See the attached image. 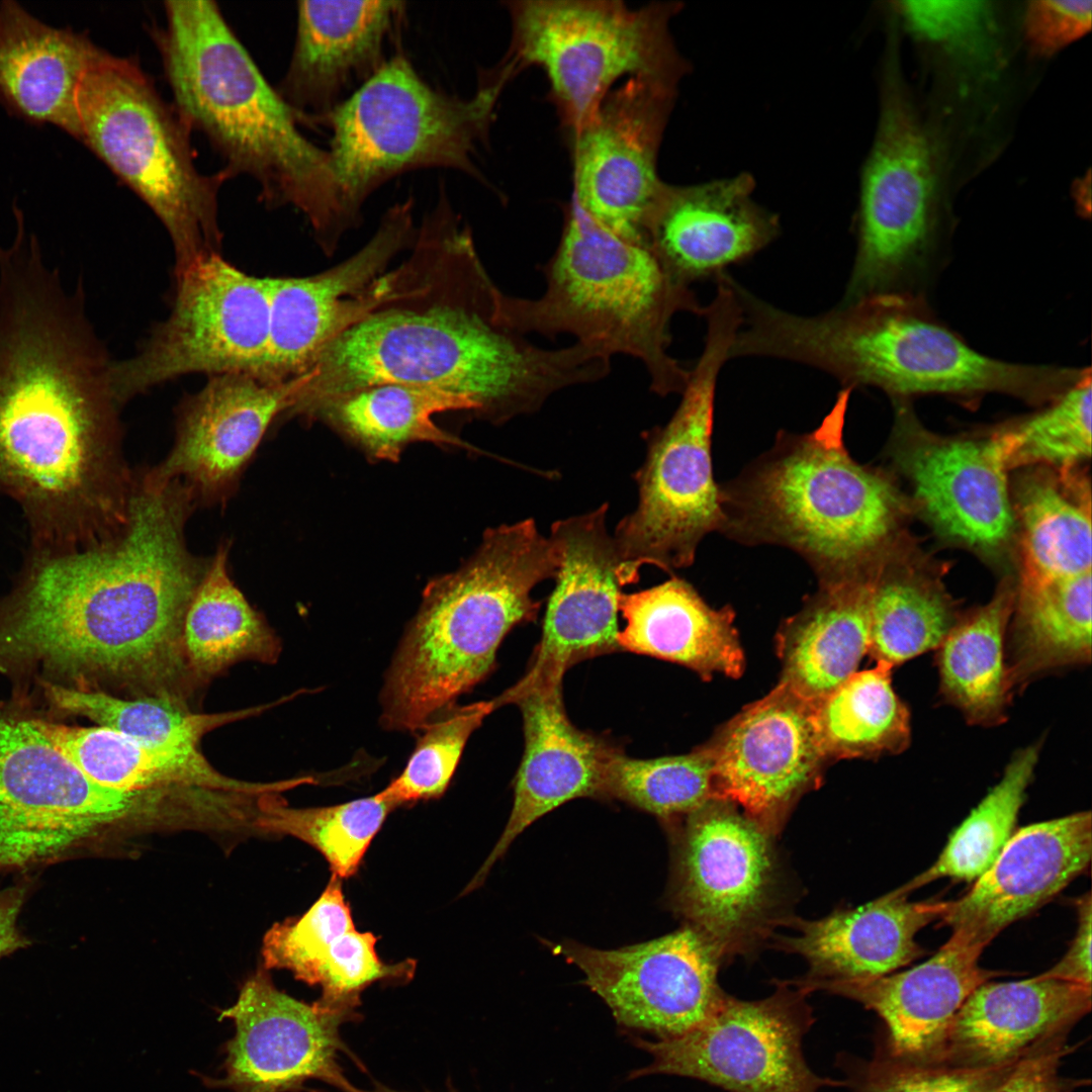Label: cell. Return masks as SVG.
I'll return each mask as SVG.
<instances>
[{
	"instance_id": "1",
	"label": "cell",
	"mask_w": 1092,
	"mask_h": 1092,
	"mask_svg": "<svg viewBox=\"0 0 1092 1092\" xmlns=\"http://www.w3.org/2000/svg\"><path fill=\"white\" fill-rule=\"evenodd\" d=\"M412 249L391 270L386 297L324 349L287 417L305 419L327 399L401 383L464 396L476 417L502 424L609 374L594 349L577 342L541 348L504 322L503 291L449 202L426 217Z\"/></svg>"
},
{
	"instance_id": "2",
	"label": "cell",
	"mask_w": 1092,
	"mask_h": 1092,
	"mask_svg": "<svg viewBox=\"0 0 1092 1092\" xmlns=\"http://www.w3.org/2000/svg\"><path fill=\"white\" fill-rule=\"evenodd\" d=\"M179 480L134 472L127 520L99 543L47 554L0 618L1 660L77 680L160 685L183 666L182 626L209 559L185 536Z\"/></svg>"
},
{
	"instance_id": "3",
	"label": "cell",
	"mask_w": 1092,
	"mask_h": 1092,
	"mask_svg": "<svg viewBox=\"0 0 1092 1092\" xmlns=\"http://www.w3.org/2000/svg\"><path fill=\"white\" fill-rule=\"evenodd\" d=\"M113 361L79 301L0 299V490L70 549L117 534L134 480L121 451Z\"/></svg>"
},
{
	"instance_id": "4",
	"label": "cell",
	"mask_w": 1092,
	"mask_h": 1092,
	"mask_svg": "<svg viewBox=\"0 0 1092 1092\" xmlns=\"http://www.w3.org/2000/svg\"><path fill=\"white\" fill-rule=\"evenodd\" d=\"M164 10L155 39L183 120L219 154L228 178L249 176L267 205L299 210L322 251L334 255L358 221L328 150L302 134L215 2L169 0Z\"/></svg>"
},
{
	"instance_id": "5",
	"label": "cell",
	"mask_w": 1092,
	"mask_h": 1092,
	"mask_svg": "<svg viewBox=\"0 0 1092 1092\" xmlns=\"http://www.w3.org/2000/svg\"><path fill=\"white\" fill-rule=\"evenodd\" d=\"M737 357L793 361L824 371L842 388L870 385L894 400L926 393H1003L1053 401L1089 368L1025 365L983 355L932 314L922 295L880 293L816 315H800L749 295Z\"/></svg>"
},
{
	"instance_id": "6",
	"label": "cell",
	"mask_w": 1092,
	"mask_h": 1092,
	"mask_svg": "<svg viewBox=\"0 0 1092 1092\" xmlns=\"http://www.w3.org/2000/svg\"><path fill=\"white\" fill-rule=\"evenodd\" d=\"M852 389L842 388L813 431L781 432L774 448L721 486V533L799 553L819 582L868 574L889 552L902 514L898 491L848 453L843 430Z\"/></svg>"
},
{
	"instance_id": "7",
	"label": "cell",
	"mask_w": 1092,
	"mask_h": 1092,
	"mask_svg": "<svg viewBox=\"0 0 1092 1092\" xmlns=\"http://www.w3.org/2000/svg\"><path fill=\"white\" fill-rule=\"evenodd\" d=\"M558 568L557 550L535 520L486 529L457 570L425 587L381 691L382 726L423 729L486 677L506 635L536 620L541 602L532 589Z\"/></svg>"
},
{
	"instance_id": "8",
	"label": "cell",
	"mask_w": 1092,
	"mask_h": 1092,
	"mask_svg": "<svg viewBox=\"0 0 1092 1092\" xmlns=\"http://www.w3.org/2000/svg\"><path fill=\"white\" fill-rule=\"evenodd\" d=\"M543 294L500 295V315L513 330L548 338L571 335L612 358L639 360L660 395L681 393L690 369L668 353L678 312H705L690 286L666 268L645 238L628 237L596 221L572 194L561 238L542 267Z\"/></svg>"
},
{
	"instance_id": "9",
	"label": "cell",
	"mask_w": 1092,
	"mask_h": 1092,
	"mask_svg": "<svg viewBox=\"0 0 1092 1092\" xmlns=\"http://www.w3.org/2000/svg\"><path fill=\"white\" fill-rule=\"evenodd\" d=\"M79 140L155 213L170 237L175 267L219 253L222 171L195 164L191 129L134 58L103 50L77 92Z\"/></svg>"
},
{
	"instance_id": "10",
	"label": "cell",
	"mask_w": 1092,
	"mask_h": 1092,
	"mask_svg": "<svg viewBox=\"0 0 1092 1092\" xmlns=\"http://www.w3.org/2000/svg\"><path fill=\"white\" fill-rule=\"evenodd\" d=\"M512 76L489 74L469 98L429 85L400 53L323 121L347 206L359 221L366 199L400 174L447 168L480 178L477 147L488 138L494 108Z\"/></svg>"
},
{
	"instance_id": "11",
	"label": "cell",
	"mask_w": 1092,
	"mask_h": 1092,
	"mask_svg": "<svg viewBox=\"0 0 1092 1092\" xmlns=\"http://www.w3.org/2000/svg\"><path fill=\"white\" fill-rule=\"evenodd\" d=\"M703 316L702 353L671 419L644 434L646 459L634 474L638 506L613 536L634 583L645 564L671 573L691 566L700 542L724 523L712 462L715 394L742 317L738 304L723 295L712 299Z\"/></svg>"
},
{
	"instance_id": "12",
	"label": "cell",
	"mask_w": 1092,
	"mask_h": 1092,
	"mask_svg": "<svg viewBox=\"0 0 1092 1092\" xmlns=\"http://www.w3.org/2000/svg\"><path fill=\"white\" fill-rule=\"evenodd\" d=\"M512 38L503 64L516 74L540 67L561 123L575 132L587 123L622 77L677 86L690 64L677 50L670 21L679 2L629 8L622 1L518 0L506 3Z\"/></svg>"
},
{
	"instance_id": "13",
	"label": "cell",
	"mask_w": 1092,
	"mask_h": 1092,
	"mask_svg": "<svg viewBox=\"0 0 1092 1092\" xmlns=\"http://www.w3.org/2000/svg\"><path fill=\"white\" fill-rule=\"evenodd\" d=\"M174 279L169 315L133 356L113 361L121 405L183 375L261 374L269 340L268 277L250 275L216 253L174 269Z\"/></svg>"
},
{
	"instance_id": "14",
	"label": "cell",
	"mask_w": 1092,
	"mask_h": 1092,
	"mask_svg": "<svg viewBox=\"0 0 1092 1092\" xmlns=\"http://www.w3.org/2000/svg\"><path fill=\"white\" fill-rule=\"evenodd\" d=\"M857 247L842 302L880 293L921 295L937 259L934 174L927 139L891 79L864 164Z\"/></svg>"
},
{
	"instance_id": "15",
	"label": "cell",
	"mask_w": 1092,
	"mask_h": 1092,
	"mask_svg": "<svg viewBox=\"0 0 1092 1092\" xmlns=\"http://www.w3.org/2000/svg\"><path fill=\"white\" fill-rule=\"evenodd\" d=\"M800 989L781 986L755 1001L725 995L704 1022L676 1037L652 1040L628 1034L651 1057L628 1079L678 1076L726 1092H818L843 1086V1081L815 1074L805 1060L803 1039L815 1018L804 998L808 991Z\"/></svg>"
},
{
	"instance_id": "16",
	"label": "cell",
	"mask_w": 1092,
	"mask_h": 1092,
	"mask_svg": "<svg viewBox=\"0 0 1092 1092\" xmlns=\"http://www.w3.org/2000/svg\"><path fill=\"white\" fill-rule=\"evenodd\" d=\"M135 801L90 780L36 719L0 718V869L61 857Z\"/></svg>"
},
{
	"instance_id": "17",
	"label": "cell",
	"mask_w": 1092,
	"mask_h": 1092,
	"mask_svg": "<svg viewBox=\"0 0 1092 1092\" xmlns=\"http://www.w3.org/2000/svg\"><path fill=\"white\" fill-rule=\"evenodd\" d=\"M677 89L628 78L571 133L572 194L614 233L648 239V225L666 187L657 172V157Z\"/></svg>"
},
{
	"instance_id": "18",
	"label": "cell",
	"mask_w": 1092,
	"mask_h": 1092,
	"mask_svg": "<svg viewBox=\"0 0 1092 1092\" xmlns=\"http://www.w3.org/2000/svg\"><path fill=\"white\" fill-rule=\"evenodd\" d=\"M556 948L582 972L627 1035L679 1036L704 1022L726 995L717 979L721 950L692 925L616 949L573 941Z\"/></svg>"
},
{
	"instance_id": "19",
	"label": "cell",
	"mask_w": 1092,
	"mask_h": 1092,
	"mask_svg": "<svg viewBox=\"0 0 1092 1092\" xmlns=\"http://www.w3.org/2000/svg\"><path fill=\"white\" fill-rule=\"evenodd\" d=\"M417 234L408 199L390 207L370 240L341 263L313 275L268 277L269 340L260 377L286 382L308 373L334 339L382 301L389 264Z\"/></svg>"
},
{
	"instance_id": "20",
	"label": "cell",
	"mask_w": 1092,
	"mask_h": 1092,
	"mask_svg": "<svg viewBox=\"0 0 1092 1092\" xmlns=\"http://www.w3.org/2000/svg\"><path fill=\"white\" fill-rule=\"evenodd\" d=\"M671 900L722 950L750 934L768 908L775 881L764 827L727 799L687 814L675 849Z\"/></svg>"
},
{
	"instance_id": "21",
	"label": "cell",
	"mask_w": 1092,
	"mask_h": 1092,
	"mask_svg": "<svg viewBox=\"0 0 1092 1092\" xmlns=\"http://www.w3.org/2000/svg\"><path fill=\"white\" fill-rule=\"evenodd\" d=\"M607 503L583 515L556 521L550 540L559 556L556 585L546 608L542 636L525 675L494 699L498 708L531 690L562 685L574 664L620 650L619 601L632 584L614 537Z\"/></svg>"
},
{
	"instance_id": "22",
	"label": "cell",
	"mask_w": 1092,
	"mask_h": 1092,
	"mask_svg": "<svg viewBox=\"0 0 1092 1092\" xmlns=\"http://www.w3.org/2000/svg\"><path fill=\"white\" fill-rule=\"evenodd\" d=\"M234 1022L224 1044L220 1078L203 1077L210 1088L226 1092H298L309 1080L353 1092L339 1059L352 1056L340 1033L357 1014L306 1003L280 991L260 970L242 986L234 1005L219 1019Z\"/></svg>"
},
{
	"instance_id": "23",
	"label": "cell",
	"mask_w": 1092,
	"mask_h": 1092,
	"mask_svg": "<svg viewBox=\"0 0 1092 1092\" xmlns=\"http://www.w3.org/2000/svg\"><path fill=\"white\" fill-rule=\"evenodd\" d=\"M705 746L715 797L740 805L763 827L817 785L829 762L815 704L781 681L726 722Z\"/></svg>"
},
{
	"instance_id": "24",
	"label": "cell",
	"mask_w": 1092,
	"mask_h": 1092,
	"mask_svg": "<svg viewBox=\"0 0 1092 1092\" xmlns=\"http://www.w3.org/2000/svg\"><path fill=\"white\" fill-rule=\"evenodd\" d=\"M308 378L309 373L286 382L250 373L209 376L180 403L174 445L152 472L181 481L197 505L224 504L269 427Z\"/></svg>"
},
{
	"instance_id": "25",
	"label": "cell",
	"mask_w": 1092,
	"mask_h": 1092,
	"mask_svg": "<svg viewBox=\"0 0 1092 1092\" xmlns=\"http://www.w3.org/2000/svg\"><path fill=\"white\" fill-rule=\"evenodd\" d=\"M1091 856L1090 811L1021 827L965 895L944 902L939 920L952 936L984 949L1008 925L1057 896Z\"/></svg>"
},
{
	"instance_id": "26",
	"label": "cell",
	"mask_w": 1092,
	"mask_h": 1092,
	"mask_svg": "<svg viewBox=\"0 0 1092 1092\" xmlns=\"http://www.w3.org/2000/svg\"><path fill=\"white\" fill-rule=\"evenodd\" d=\"M403 2L300 1L288 69L276 89L298 122L323 121L388 60Z\"/></svg>"
},
{
	"instance_id": "27",
	"label": "cell",
	"mask_w": 1092,
	"mask_h": 1092,
	"mask_svg": "<svg viewBox=\"0 0 1092 1092\" xmlns=\"http://www.w3.org/2000/svg\"><path fill=\"white\" fill-rule=\"evenodd\" d=\"M748 173L695 185L666 184L647 238L681 283L714 277L767 247L780 234V218L753 198Z\"/></svg>"
},
{
	"instance_id": "28",
	"label": "cell",
	"mask_w": 1092,
	"mask_h": 1092,
	"mask_svg": "<svg viewBox=\"0 0 1092 1092\" xmlns=\"http://www.w3.org/2000/svg\"><path fill=\"white\" fill-rule=\"evenodd\" d=\"M512 704L521 710L525 739L514 804L500 837L465 892L480 886L515 838L540 817L576 798L606 799V767L618 748L571 723L562 685L531 690Z\"/></svg>"
},
{
	"instance_id": "29",
	"label": "cell",
	"mask_w": 1092,
	"mask_h": 1092,
	"mask_svg": "<svg viewBox=\"0 0 1092 1092\" xmlns=\"http://www.w3.org/2000/svg\"><path fill=\"white\" fill-rule=\"evenodd\" d=\"M902 464L914 495L932 526L945 537L983 551L1002 547L1015 514L1007 468L996 433L987 439H947L916 426Z\"/></svg>"
},
{
	"instance_id": "30",
	"label": "cell",
	"mask_w": 1092,
	"mask_h": 1092,
	"mask_svg": "<svg viewBox=\"0 0 1092 1092\" xmlns=\"http://www.w3.org/2000/svg\"><path fill=\"white\" fill-rule=\"evenodd\" d=\"M983 948L950 935L927 961L909 970L875 979L802 982L810 991L824 989L875 1011L889 1035L890 1055L908 1061L941 1055L953 1020L968 997L996 977L983 969Z\"/></svg>"
},
{
	"instance_id": "31",
	"label": "cell",
	"mask_w": 1092,
	"mask_h": 1092,
	"mask_svg": "<svg viewBox=\"0 0 1092 1092\" xmlns=\"http://www.w3.org/2000/svg\"><path fill=\"white\" fill-rule=\"evenodd\" d=\"M1091 1008V987L1042 977L986 982L965 1001L942 1056L958 1065L1013 1063Z\"/></svg>"
},
{
	"instance_id": "32",
	"label": "cell",
	"mask_w": 1092,
	"mask_h": 1092,
	"mask_svg": "<svg viewBox=\"0 0 1092 1092\" xmlns=\"http://www.w3.org/2000/svg\"><path fill=\"white\" fill-rule=\"evenodd\" d=\"M103 49L86 32L51 26L17 2L0 3V104L31 124L79 140L76 98Z\"/></svg>"
},
{
	"instance_id": "33",
	"label": "cell",
	"mask_w": 1092,
	"mask_h": 1092,
	"mask_svg": "<svg viewBox=\"0 0 1092 1092\" xmlns=\"http://www.w3.org/2000/svg\"><path fill=\"white\" fill-rule=\"evenodd\" d=\"M943 905L910 902L893 891L860 907L802 922L786 946L809 963L812 977L804 982L875 979L921 956L916 934L940 919Z\"/></svg>"
},
{
	"instance_id": "34",
	"label": "cell",
	"mask_w": 1092,
	"mask_h": 1092,
	"mask_svg": "<svg viewBox=\"0 0 1092 1092\" xmlns=\"http://www.w3.org/2000/svg\"><path fill=\"white\" fill-rule=\"evenodd\" d=\"M626 626L618 632L621 650L684 665L703 679L716 673L738 677L744 653L729 607H710L694 586L672 576L619 601Z\"/></svg>"
},
{
	"instance_id": "35",
	"label": "cell",
	"mask_w": 1092,
	"mask_h": 1092,
	"mask_svg": "<svg viewBox=\"0 0 1092 1092\" xmlns=\"http://www.w3.org/2000/svg\"><path fill=\"white\" fill-rule=\"evenodd\" d=\"M871 573L819 582L779 630L781 682L814 704L857 671L869 651Z\"/></svg>"
},
{
	"instance_id": "36",
	"label": "cell",
	"mask_w": 1092,
	"mask_h": 1092,
	"mask_svg": "<svg viewBox=\"0 0 1092 1092\" xmlns=\"http://www.w3.org/2000/svg\"><path fill=\"white\" fill-rule=\"evenodd\" d=\"M43 733L90 780L118 792L183 786L207 790L271 794L293 787L242 782L217 771L196 747L143 742L111 729L70 727L37 720Z\"/></svg>"
},
{
	"instance_id": "37",
	"label": "cell",
	"mask_w": 1092,
	"mask_h": 1092,
	"mask_svg": "<svg viewBox=\"0 0 1092 1092\" xmlns=\"http://www.w3.org/2000/svg\"><path fill=\"white\" fill-rule=\"evenodd\" d=\"M451 411L476 416L475 404L456 393L386 383L327 399L305 419L326 422L372 459L395 462L416 442L471 448L435 423L434 416Z\"/></svg>"
},
{
	"instance_id": "38",
	"label": "cell",
	"mask_w": 1092,
	"mask_h": 1092,
	"mask_svg": "<svg viewBox=\"0 0 1092 1092\" xmlns=\"http://www.w3.org/2000/svg\"><path fill=\"white\" fill-rule=\"evenodd\" d=\"M1091 575H1021L1006 639L1014 689L1048 671L1091 661Z\"/></svg>"
},
{
	"instance_id": "39",
	"label": "cell",
	"mask_w": 1092,
	"mask_h": 1092,
	"mask_svg": "<svg viewBox=\"0 0 1092 1092\" xmlns=\"http://www.w3.org/2000/svg\"><path fill=\"white\" fill-rule=\"evenodd\" d=\"M1016 592L1003 585L983 607L958 618L936 650L939 693L972 725L1007 719L1014 690L1006 639Z\"/></svg>"
},
{
	"instance_id": "40",
	"label": "cell",
	"mask_w": 1092,
	"mask_h": 1092,
	"mask_svg": "<svg viewBox=\"0 0 1092 1092\" xmlns=\"http://www.w3.org/2000/svg\"><path fill=\"white\" fill-rule=\"evenodd\" d=\"M230 544H219L187 607L182 626L186 663L210 675L243 660L273 662L278 640L231 577Z\"/></svg>"
},
{
	"instance_id": "41",
	"label": "cell",
	"mask_w": 1092,
	"mask_h": 1092,
	"mask_svg": "<svg viewBox=\"0 0 1092 1092\" xmlns=\"http://www.w3.org/2000/svg\"><path fill=\"white\" fill-rule=\"evenodd\" d=\"M1076 477L1074 472L1036 473L1017 486L1021 575L1059 578L1091 571L1090 489Z\"/></svg>"
},
{
	"instance_id": "42",
	"label": "cell",
	"mask_w": 1092,
	"mask_h": 1092,
	"mask_svg": "<svg viewBox=\"0 0 1092 1092\" xmlns=\"http://www.w3.org/2000/svg\"><path fill=\"white\" fill-rule=\"evenodd\" d=\"M958 618L938 581L898 567L889 552L872 570L868 654L876 663L894 668L936 649Z\"/></svg>"
},
{
	"instance_id": "43",
	"label": "cell",
	"mask_w": 1092,
	"mask_h": 1092,
	"mask_svg": "<svg viewBox=\"0 0 1092 1092\" xmlns=\"http://www.w3.org/2000/svg\"><path fill=\"white\" fill-rule=\"evenodd\" d=\"M893 668L855 671L815 704V723L829 761L898 754L911 742L910 712L892 686Z\"/></svg>"
},
{
	"instance_id": "44",
	"label": "cell",
	"mask_w": 1092,
	"mask_h": 1092,
	"mask_svg": "<svg viewBox=\"0 0 1092 1092\" xmlns=\"http://www.w3.org/2000/svg\"><path fill=\"white\" fill-rule=\"evenodd\" d=\"M1038 744L1015 752L1000 781L951 832L937 859L924 872L895 890L910 892L941 878L975 882L997 858L1014 833L1017 816L1033 780Z\"/></svg>"
},
{
	"instance_id": "45",
	"label": "cell",
	"mask_w": 1092,
	"mask_h": 1092,
	"mask_svg": "<svg viewBox=\"0 0 1092 1092\" xmlns=\"http://www.w3.org/2000/svg\"><path fill=\"white\" fill-rule=\"evenodd\" d=\"M43 689L49 702L64 713L86 717L98 726L143 742L168 746L196 747L211 729L263 709L196 714L162 697L128 700L52 681H47Z\"/></svg>"
},
{
	"instance_id": "46",
	"label": "cell",
	"mask_w": 1092,
	"mask_h": 1092,
	"mask_svg": "<svg viewBox=\"0 0 1092 1092\" xmlns=\"http://www.w3.org/2000/svg\"><path fill=\"white\" fill-rule=\"evenodd\" d=\"M265 794L255 824L262 830L290 835L316 850L340 879L353 876L387 815L396 808L380 792L343 804L293 808Z\"/></svg>"
},
{
	"instance_id": "47",
	"label": "cell",
	"mask_w": 1092,
	"mask_h": 1092,
	"mask_svg": "<svg viewBox=\"0 0 1092 1092\" xmlns=\"http://www.w3.org/2000/svg\"><path fill=\"white\" fill-rule=\"evenodd\" d=\"M605 793L660 818L687 815L715 797L711 756L705 745L651 759L618 748L606 767Z\"/></svg>"
},
{
	"instance_id": "48",
	"label": "cell",
	"mask_w": 1092,
	"mask_h": 1092,
	"mask_svg": "<svg viewBox=\"0 0 1092 1092\" xmlns=\"http://www.w3.org/2000/svg\"><path fill=\"white\" fill-rule=\"evenodd\" d=\"M1091 375L1042 412L996 432L1007 470L1042 465L1066 475L1091 456Z\"/></svg>"
},
{
	"instance_id": "49",
	"label": "cell",
	"mask_w": 1092,
	"mask_h": 1092,
	"mask_svg": "<svg viewBox=\"0 0 1092 1092\" xmlns=\"http://www.w3.org/2000/svg\"><path fill=\"white\" fill-rule=\"evenodd\" d=\"M494 700L450 706L422 730L401 774L380 793L395 807L440 797L448 788L470 735L495 710Z\"/></svg>"
},
{
	"instance_id": "50",
	"label": "cell",
	"mask_w": 1092,
	"mask_h": 1092,
	"mask_svg": "<svg viewBox=\"0 0 1092 1092\" xmlns=\"http://www.w3.org/2000/svg\"><path fill=\"white\" fill-rule=\"evenodd\" d=\"M341 880L332 875L322 895L301 917L275 923L266 932L262 946L265 969H284L297 980L316 985L333 943L355 928Z\"/></svg>"
},
{
	"instance_id": "51",
	"label": "cell",
	"mask_w": 1092,
	"mask_h": 1092,
	"mask_svg": "<svg viewBox=\"0 0 1092 1092\" xmlns=\"http://www.w3.org/2000/svg\"><path fill=\"white\" fill-rule=\"evenodd\" d=\"M1017 1061L994 1067L930 1066L891 1056L857 1066L841 1054L837 1059L847 1075L844 1084L854 1092H993Z\"/></svg>"
},
{
	"instance_id": "52",
	"label": "cell",
	"mask_w": 1092,
	"mask_h": 1092,
	"mask_svg": "<svg viewBox=\"0 0 1092 1092\" xmlns=\"http://www.w3.org/2000/svg\"><path fill=\"white\" fill-rule=\"evenodd\" d=\"M376 937L371 932L351 929L340 936L329 949L321 967L316 985L322 996L316 1000L327 1009L357 1014L361 992L381 980L411 979L416 963L413 961L387 965L375 950Z\"/></svg>"
},
{
	"instance_id": "53",
	"label": "cell",
	"mask_w": 1092,
	"mask_h": 1092,
	"mask_svg": "<svg viewBox=\"0 0 1092 1092\" xmlns=\"http://www.w3.org/2000/svg\"><path fill=\"white\" fill-rule=\"evenodd\" d=\"M896 8L915 34L953 50L981 44L991 30L986 1H900Z\"/></svg>"
},
{
	"instance_id": "54",
	"label": "cell",
	"mask_w": 1092,
	"mask_h": 1092,
	"mask_svg": "<svg viewBox=\"0 0 1092 1092\" xmlns=\"http://www.w3.org/2000/svg\"><path fill=\"white\" fill-rule=\"evenodd\" d=\"M1091 12V1H1031L1024 22L1027 40L1036 53L1051 55L1090 30Z\"/></svg>"
},
{
	"instance_id": "55",
	"label": "cell",
	"mask_w": 1092,
	"mask_h": 1092,
	"mask_svg": "<svg viewBox=\"0 0 1092 1092\" xmlns=\"http://www.w3.org/2000/svg\"><path fill=\"white\" fill-rule=\"evenodd\" d=\"M1061 1043L1051 1039L1022 1056L993 1092H1065L1058 1076L1064 1056Z\"/></svg>"
},
{
	"instance_id": "56",
	"label": "cell",
	"mask_w": 1092,
	"mask_h": 1092,
	"mask_svg": "<svg viewBox=\"0 0 1092 1092\" xmlns=\"http://www.w3.org/2000/svg\"><path fill=\"white\" fill-rule=\"evenodd\" d=\"M1090 892L1075 901L1078 914L1076 934L1065 956L1053 968L1040 975L1091 987V917Z\"/></svg>"
},
{
	"instance_id": "57",
	"label": "cell",
	"mask_w": 1092,
	"mask_h": 1092,
	"mask_svg": "<svg viewBox=\"0 0 1092 1092\" xmlns=\"http://www.w3.org/2000/svg\"><path fill=\"white\" fill-rule=\"evenodd\" d=\"M25 894V888L16 886L0 891V959L27 944L17 925Z\"/></svg>"
},
{
	"instance_id": "58",
	"label": "cell",
	"mask_w": 1092,
	"mask_h": 1092,
	"mask_svg": "<svg viewBox=\"0 0 1092 1092\" xmlns=\"http://www.w3.org/2000/svg\"><path fill=\"white\" fill-rule=\"evenodd\" d=\"M0 671H3V666L0 664Z\"/></svg>"
},
{
	"instance_id": "59",
	"label": "cell",
	"mask_w": 1092,
	"mask_h": 1092,
	"mask_svg": "<svg viewBox=\"0 0 1092 1092\" xmlns=\"http://www.w3.org/2000/svg\"><path fill=\"white\" fill-rule=\"evenodd\" d=\"M393 1092H401V1091H393Z\"/></svg>"
}]
</instances>
